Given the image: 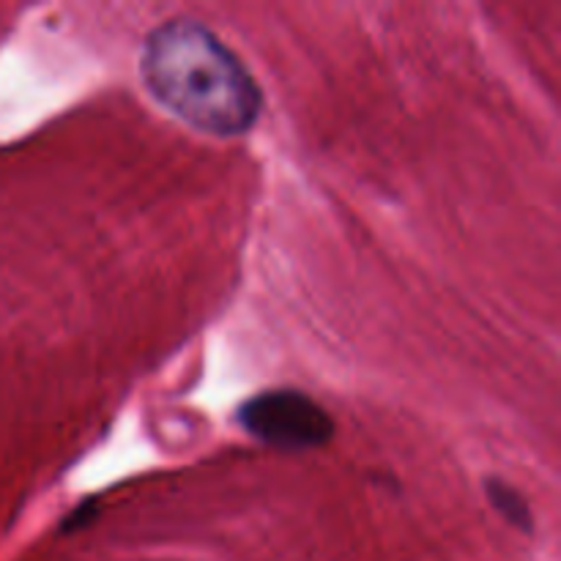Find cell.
I'll return each instance as SVG.
<instances>
[{
	"instance_id": "obj_3",
	"label": "cell",
	"mask_w": 561,
	"mask_h": 561,
	"mask_svg": "<svg viewBox=\"0 0 561 561\" xmlns=\"http://www.w3.org/2000/svg\"><path fill=\"white\" fill-rule=\"evenodd\" d=\"M488 496H491L493 507L504 515L513 526H520V529L529 531L531 529V513L526 507L524 496H520L515 488L504 485L502 480H491L488 482Z\"/></svg>"
},
{
	"instance_id": "obj_1",
	"label": "cell",
	"mask_w": 561,
	"mask_h": 561,
	"mask_svg": "<svg viewBox=\"0 0 561 561\" xmlns=\"http://www.w3.org/2000/svg\"><path fill=\"white\" fill-rule=\"evenodd\" d=\"M142 82L195 129L241 135L261 113V88L239 55L195 20H170L142 47Z\"/></svg>"
},
{
	"instance_id": "obj_2",
	"label": "cell",
	"mask_w": 561,
	"mask_h": 561,
	"mask_svg": "<svg viewBox=\"0 0 561 561\" xmlns=\"http://www.w3.org/2000/svg\"><path fill=\"white\" fill-rule=\"evenodd\" d=\"M239 425L257 442L277 449H316L334 436V422L310 394L277 389L247 400Z\"/></svg>"
}]
</instances>
